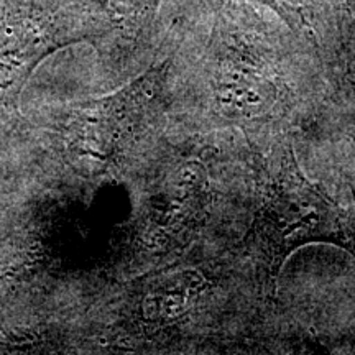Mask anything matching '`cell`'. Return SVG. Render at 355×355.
<instances>
[{"label":"cell","mask_w":355,"mask_h":355,"mask_svg":"<svg viewBox=\"0 0 355 355\" xmlns=\"http://www.w3.org/2000/svg\"><path fill=\"white\" fill-rule=\"evenodd\" d=\"M318 242L334 243L355 257L354 220L304 176L291 140L278 139L261 159L259 206L243 242L266 298L277 293L279 270L288 257Z\"/></svg>","instance_id":"1"},{"label":"cell","mask_w":355,"mask_h":355,"mask_svg":"<svg viewBox=\"0 0 355 355\" xmlns=\"http://www.w3.org/2000/svg\"><path fill=\"white\" fill-rule=\"evenodd\" d=\"M259 2L272 7L293 28L303 30L308 37L318 35L316 25H314V17H316L314 0H259Z\"/></svg>","instance_id":"2"},{"label":"cell","mask_w":355,"mask_h":355,"mask_svg":"<svg viewBox=\"0 0 355 355\" xmlns=\"http://www.w3.org/2000/svg\"><path fill=\"white\" fill-rule=\"evenodd\" d=\"M347 79L349 83L352 84L354 89H355V60H349L347 61Z\"/></svg>","instance_id":"3"},{"label":"cell","mask_w":355,"mask_h":355,"mask_svg":"<svg viewBox=\"0 0 355 355\" xmlns=\"http://www.w3.org/2000/svg\"><path fill=\"white\" fill-rule=\"evenodd\" d=\"M344 2H345V3H347V6H349V8H350V10H355V0H344Z\"/></svg>","instance_id":"4"}]
</instances>
